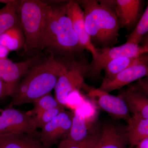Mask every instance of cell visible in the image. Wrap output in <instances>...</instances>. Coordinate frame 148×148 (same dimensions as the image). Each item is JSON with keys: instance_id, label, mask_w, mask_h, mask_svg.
<instances>
[{"instance_id": "obj_1", "label": "cell", "mask_w": 148, "mask_h": 148, "mask_svg": "<svg viewBox=\"0 0 148 148\" xmlns=\"http://www.w3.org/2000/svg\"><path fill=\"white\" fill-rule=\"evenodd\" d=\"M67 71L65 64L56 61L53 54L42 63L33 66L17 85L8 108L34 103L50 93L59 78Z\"/></svg>"}, {"instance_id": "obj_2", "label": "cell", "mask_w": 148, "mask_h": 148, "mask_svg": "<svg viewBox=\"0 0 148 148\" xmlns=\"http://www.w3.org/2000/svg\"><path fill=\"white\" fill-rule=\"evenodd\" d=\"M77 2L84 12L86 29L93 45L101 49L113 47L118 42L121 28L114 12L102 1Z\"/></svg>"}, {"instance_id": "obj_3", "label": "cell", "mask_w": 148, "mask_h": 148, "mask_svg": "<svg viewBox=\"0 0 148 148\" xmlns=\"http://www.w3.org/2000/svg\"><path fill=\"white\" fill-rule=\"evenodd\" d=\"M51 5L39 0L20 1V24L25 36L24 52L42 50L43 41Z\"/></svg>"}, {"instance_id": "obj_4", "label": "cell", "mask_w": 148, "mask_h": 148, "mask_svg": "<svg viewBox=\"0 0 148 148\" xmlns=\"http://www.w3.org/2000/svg\"><path fill=\"white\" fill-rule=\"evenodd\" d=\"M66 4L58 7L55 42L53 51L72 59V57L82 52L84 49L74 31L71 21L66 15Z\"/></svg>"}, {"instance_id": "obj_5", "label": "cell", "mask_w": 148, "mask_h": 148, "mask_svg": "<svg viewBox=\"0 0 148 148\" xmlns=\"http://www.w3.org/2000/svg\"><path fill=\"white\" fill-rule=\"evenodd\" d=\"M67 71L58 79L54 89L56 99L61 106H67L69 95L82 87L89 64L86 61H73L68 63Z\"/></svg>"}, {"instance_id": "obj_6", "label": "cell", "mask_w": 148, "mask_h": 148, "mask_svg": "<svg viewBox=\"0 0 148 148\" xmlns=\"http://www.w3.org/2000/svg\"><path fill=\"white\" fill-rule=\"evenodd\" d=\"M146 53H148L147 48L127 43L119 46L99 49L97 58L89 64L88 73L92 77H98L106 65L112 60L124 56L138 57Z\"/></svg>"}, {"instance_id": "obj_7", "label": "cell", "mask_w": 148, "mask_h": 148, "mask_svg": "<svg viewBox=\"0 0 148 148\" xmlns=\"http://www.w3.org/2000/svg\"><path fill=\"white\" fill-rule=\"evenodd\" d=\"M38 128L34 117L28 112L8 108L0 113V136L15 133L37 134Z\"/></svg>"}, {"instance_id": "obj_8", "label": "cell", "mask_w": 148, "mask_h": 148, "mask_svg": "<svg viewBox=\"0 0 148 148\" xmlns=\"http://www.w3.org/2000/svg\"><path fill=\"white\" fill-rule=\"evenodd\" d=\"M74 113L64 111L46 125L39 135L40 140L45 148H50L69 134Z\"/></svg>"}, {"instance_id": "obj_9", "label": "cell", "mask_w": 148, "mask_h": 148, "mask_svg": "<svg viewBox=\"0 0 148 148\" xmlns=\"http://www.w3.org/2000/svg\"><path fill=\"white\" fill-rule=\"evenodd\" d=\"M143 1L141 0L108 1L107 5L114 12L121 28L127 31L135 29L141 16Z\"/></svg>"}, {"instance_id": "obj_10", "label": "cell", "mask_w": 148, "mask_h": 148, "mask_svg": "<svg viewBox=\"0 0 148 148\" xmlns=\"http://www.w3.org/2000/svg\"><path fill=\"white\" fill-rule=\"evenodd\" d=\"M66 15L71 21L73 28L83 49L90 51L92 60L99 53V49L93 45L86 29L84 12L77 1H70L66 3Z\"/></svg>"}, {"instance_id": "obj_11", "label": "cell", "mask_w": 148, "mask_h": 148, "mask_svg": "<svg viewBox=\"0 0 148 148\" xmlns=\"http://www.w3.org/2000/svg\"><path fill=\"white\" fill-rule=\"evenodd\" d=\"M88 95L101 109L113 116L126 121L131 117L127 104L118 95H110L98 88L90 89Z\"/></svg>"}, {"instance_id": "obj_12", "label": "cell", "mask_w": 148, "mask_h": 148, "mask_svg": "<svg viewBox=\"0 0 148 148\" xmlns=\"http://www.w3.org/2000/svg\"><path fill=\"white\" fill-rule=\"evenodd\" d=\"M38 62L36 56L18 63L8 58L0 59V78L8 85L12 94L23 77Z\"/></svg>"}, {"instance_id": "obj_13", "label": "cell", "mask_w": 148, "mask_h": 148, "mask_svg": "<svg viewBox=\"0 0 148 148\" xmlns=\"http://www.w3.org/2000/svg\"><path fill=\"white\" fill-rule=\"evenodd\" d=\"M148 75V65H136L123 70L110 78H104L98 88L109 93Z\"/></svg>"}, {"instance_id": "obj_14", "label": "cell", "mask_w": 148, "mask_h": 148, "mask_svg": "<svg viewBox=\"0 0 148 148\" xmlns=\"http://www.w3.org/2000/svg\"><path fill=\"white\" fill-rule=\"evenodd\" d=\"M128 144L127 127L106 123L103 125L101 138L95 148H126Z\"/></svg>"}, {"instance_id": "obj_15", "label": "cell", "mask_w": 148, "mask_h": 148, "mask_svg": "<svg viewBox=\"0 0 148 148\" xmlns=\"http://www.w3.org/2000/svg\"><path fill=\"white\" fill-rule=\"evenodd\" d=\"M118 96L124 100L133 114L148 119V97L135 85L120 91Z\"/></svg>"}, {"instance_id": "obj_16", "label": "cell", "mask_w": 148, "mask_h": 148, "mask_svg": "<svg viewBox=\"0 0 148 148\" xmlns=\"http://www.w3.org/2000/svg\"><path fill=\"white\" fill-rule=\"evenodd\" d=\"M0 148H45L36 134L15 133L0 136Z\"/></svg>"}, {"instance_id": "obj_17", "label": "cell", "mask_w": 148, "mask_h": 148, "mask_svg": "<svg viewBox=\"0 0 148 148\" xmlns=\"http://www.w3.org/2000/svg\"><path fill=\"white\" fill-rule=\"evenodd\" d=\"M138 65H148V53L138 57L124 56L111 61L104 69L105 78H110L123 70Z\"/></svg>"}, {"instance_id": "obj_18", "label": "cell", "mask_w": 148, "mask_h": 148, "mask_svg": "<svg viewBox=\"0 0 148 148\" xmlns=\"http://www.w3.org/2000/svg\"><path fill=\"white\" fill-rule=\"evenodd\" d=\"M85 115L80 108H77L74 113L71 127L69 134L61 141L65 143H75L85 140L88 135Z\"/></svg>"}, {"instance_id": "obj_19", "label": "cell", "mask_w": 148, "mask_h": 148, "mask_svg": "<svg viewBox=\"0 0 148 148\" xmlns=\"http://www.w3.org/2000/svg\"><path fill=\"white\" fill-rule=\"evenodd\" d=\"M129 143L135 146L148 138V119L137 115L133 114L127 121Z\"/></svg>"}, {"instance_id": "obj_20", "label": "cell", "mask_w": 148, "mask_h": 148, "mask_svg": "<svg viewBox=\"0 0 148 148\" xmlns=\"http://www.w3.org/2000/svg\"><path fill=\"white\" fill-rule=\"evenodd\" d=\"M20 1L10 0L0 10V35L12 27L21 25L19 14Z\"/></svg>"}, {"instance_id": "obj_21", "label": "cell", "mask_w": 148, "mask_h": 148, "mask_svg": "<svg viewBox=\"0 0 148 148\" xmlns=\"http://www.w3.org/2000/svg\"><path fill=\"white\" fill-rule=\"evenodd\" d=\"M25 36L21 25L12 27L0 35V45L10 51L24 49Z\"/></svg>"}, {"instance_id": "obj_22", "label": "cell", "mask_w": 148, "mask_h": 148, "mask_svg": "<svg viewBox=\"0 0 148 148\" xmlns=\"http://www.w3.org/2000/svg\"><path fill=\"white\" fill-rule=\"evenodd\" d=\"M148 32V1L145 10L142 14L138 24L132 32L126 36L127 43L139 45L141 40Z\"/></svg>"}, {"instance_id": "obj_23", "label": "cell", "mask_w": 148, "mask_h": 148, "mask_svg": "<svg viewBox=\"0 0 148 148\" xmlns=\"http://www.w3.org/2000/svg\"><path fill=\"white\" fill-rule=\"evenodd\" d=\"M34 104V108L32 110L27 112L32 116H36L43 111L62 106L58 103L56 98L51 96L50 93L43 95L38 99Z\"/></svg>"}, {"instance_id": "obj_24", "label": "cell", "mask_w": 148, "mask_h": 148, "mask_svg": "<svg viewBox=\"0 0 148 148\" xmlns=\"http://www.w3.org/2000/svg\"><path fill=\"white\" fill-rule=\"evenodd\" d=\"M64 111V106H61L37 114L34 117L37 127L42 129L46 125L52 121L59 114Z\"/></svg>"}, {"instance_id": "obj_25", "label": "cell", "mask_w": 148, "mask_h": 148, "mask_svg": "<svg viewBox=\"0 0 148 148\" xmlns=\"http://www.w3.org/2000/svg\"><path fill=\"white\" fill-rule=\"evenodd\" d=\"M101 135L100 132L89 134L85 140L78 143H65L61 141L58 148H95Z\"/></svg>"}, {"instance_id": "obj_26", "label": "cell", "mask_w": 148, "mask_h": 148, "mask_svg": "<svg viewBox=\"0 0 148 148\" xmlns=\"http://www.w3.org/2000/svg\"><path fill=\"white\" fill-rule=\"evenodd\" d=\"M12 95V92L8 85L0 78V98L8 96L11 97Z\"/></svg>"}, {"instance_id": "obj_27", "label": "cell", "mask_w": 148, "mask_h": 148, "mask_svg": "<svg viewBox=\"0 0 148 148\" xmlns=\"http://www.w3.org/2000/svg\"><path fill=\"white\" fill-rule=\"evenodd\" d=\"M135 85L148 97V84L143 82L140 79L138 81Z\"/></svg>"}, {"instance_id": "obj_28", "label": "cell", "mask_w": 148, "mask_h": 148, "mask_svg": "<svg viewBox=\"0 0 148 148\" xmlns=\"http://www.w3.org/2000/svg\"><path fill=\"white\" fill-rule=\"evenodd\" d=\"M10 52L7 49L0 45V59L7 58Z\"/></svg>"}, {"instance_id": "obj_29", "label": "cell", "mask_w": 148, "mask_h": 148, "mask_svg": "<svg viewBox=\"0 0 148 148\" xmlns=\"http://www.w3.org/2000/svg\"><path fill=\"white\" fill-rule=\"evenodd\" d=\"M135 147V148H148V138L140 141Z\"/></svg>"}, {"instance_id": "obj_30", "label": "cell", "mask_w": 148, "mask_h": 148, "mask_svg": "<svg viewBox=\"0 0 148 148\" xmlns=\"http://www.w3.org/2000/svg\"><path fill=\"white\" fill-rule=\"evenodd\" d=\"M141 43H142V46L148 48V32L143 37Z\"/></svg>"}, {"instance_id": "obj_31", "label": "cell", "mask_w": 148, "mask_h": 148, "mask_svg": "<svg viewBox=\"0 0 148 148\" xmlns=\"http://www.w3.org/2000/svg\"><path fill=\"white\" fill-rule=\"evenodd\" d=\"M141 80L143 81V82L148 84V75L147 76L145 77V78L142 79Z\"/></svg>"}, {"instance_id": "obj_32", "label": "cell", "mask_w": 148, "mask_h": 148, "mask_svg": "<svg viewBox=\"0 0 148 148\" xmlns=\"http://www.w3.org/2000/svg\"><path fill=\"white\" fill-rule=\"evenodd\" d=\"M2 110H1V109H0V113H1V112Z\"/></svg>"}, {"instance_id": "obj_33", "label": "cell", "mask_w": 148, "mask_h": 148, "mask_svg": "<svg viewBox=\"0 0 148 148\" xmlns=\"http://www.w3.org/2000/svg\"></svg>"}]
</instances>
